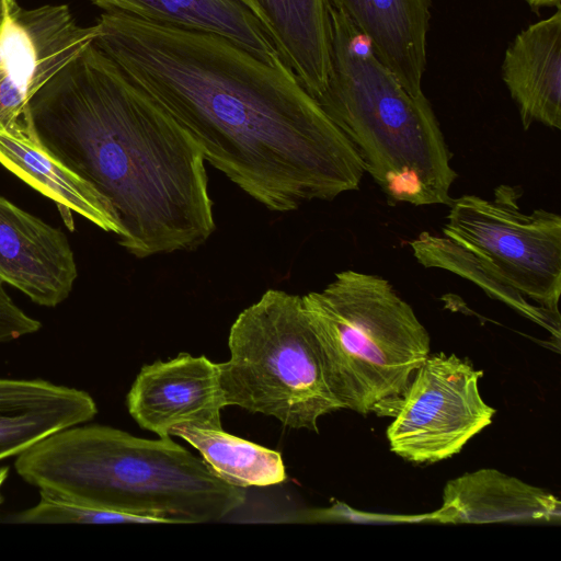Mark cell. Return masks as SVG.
Instances as JSON below:
<instances>
[{
	"instance_id": "cell-12",
	"label": "cell",
	"mask_w": 561,
	"mask_h": 561,
	"mask_svg": "<svg viewBox=\"0 0 561 561\" xmlns=\"http://www.w3.org/2000/svg\"><path fill=\"white\" fill-rule=\"evenodd\" d=\"M432 519L440 524H559L561 503L546 489L483 468L449 480Z\"/></svg>"
},
{
	"instance_id": "cell-23",
	"label": "cell",
	"mask_w": 561,
	"mask_h": 561,
	"mask_svg": "<svg viewBox=\"0 0 561 561\" xmlns=\"http://www.w3.org/2000/svg\"><path fill=\"white\" fill-rule=\"evenodd\" d=\"M531 9L561 8V0H524Z\"/></svg>"
},
{
	"instance_id": "cell-9",
	"label": "cell",
	"mask_w": 561,
	"mask_h": 561,
	"mask_svg": "<svg viewBox=\"0 0 561 561\" xmlns=\"http://www.w3.org/2000/svg\"><path fill=\"white\" fill-rule=\"evenodd\" d=\"M96 24L80 26L65 4L12 3L0 28V131L34 133L28 100L56 71L94 42Z\"/></svg>"
},
{
	"instance_id": "cell-15",
	"label": "cell",
	"mask_w": 561,
	"mask_h": 561,
	"mask_svg": "<svg viewBox=\"0 0 561 561\" xmlns=\"http://www.w3.org/2000/svg\"><path fill=\"white\" fill-rule=\"evenodd\" d=\"M96 413L95 401L83 390L42 379L0 378V461Z\"/></svg>"
},
{
	"instance_id": "cell-25",
	"label": "cell",
	"mask_w": 561,
	"mask_h": 561,
	"mask_svg": "<svg viewBox=\"0 0 561 561\" xmlns=\"http://www.w3.org/2000/svg\"><path fill=\"white\" fill-rule=\"evenodd\" d=\"M9 476V467L2 466L0 467V489L3 485L4 481L7 480ZM2 503V497L0 495V504Z\"/></svg>"
},
{
	"instance_id": "cell-22",
	"label": "cell",
	"mask_w": 561,
	"mask_h": 561,
	"mask_svg": "<svg viewBox=\"0 0 561 561\" xmlns=\"http://www.w3.org/2000/svg\"><path fill=\"white\" fill-rule=\"evenodd\" d=\"M42 323L12 300L0 280V343L37 332Z\"/></svg>"
},
{
	"instance_id": "cell-3",
	"label": "cell",
	"mask_w": 561,
	"mask_h": 561,
	"mask_svg": "<svg viewBox=\"0 0 561 561\" xmlns=\"http://www.w3.org/2000/svg\"><path fill=\"white\" fill-rule=\"evenodd\" d=\"M14 466L38 490L165 524L218 522L245 502L242 488L170 437L147 439L105 425L57 432L20 454Z\"/></svg>"
},
{
	"instance_id": "cell-7",
	"label": "cell",
	"mask_w": 561,
	"mask_h": 561,
	"mask_svg": "<svg viewBox=\"0 0 561 561\" xmlns=\"http://www.w3.org/2000/svg\"><path fill=\"white\" fill-rule=\"evenodd\" d=\"M520 196L519 187L503 184L492 199L470 194L451 199L443 234L560 317L561 217L542 208L522 211Z\"/></svg>"
},
{
	"instance_id": "cell-8",
	"label": "cell",
	"mask_w": 561,
	"mask_h": 561,
	"mask_svg": "<svg viewBox=\"0 0 561 561\" xmlns=\"http://www.w3.org/2000/svg\"><path fill=\"white\" fill-rule=\"evenodd\" d=\"M483 371L468 358L428 355L416 370L387 428L390 450L415 463L457 455L496 412L479 391Z\"/></svg>"
},
{
	"instance_id": "cell-21",
	"label": "cell",
	"mask_w": 561,
	"mask_h": 561,
	"mask_svg": "<svg viewBox=\"0 0 561 561\" xmlns=\"http://www.w3.org/2000/svg\"><path fill=\"white\" fill-rule=\"evenodd\" d=\"M19 524H165L164 520L93 507L39 489L38 502L8 518Z\"/></svg>"
},
{
	"instance_id": "cell-24",
	"label": "cell",
	"mask_w": 561,
	"mask_h": 561,
	"mask_svg": "<svg viewBox=\"0 0 561 561\" xmlns=\"http://www.w3.org/2000/svg\"><path fill=\"white\" fill-rule=\"evenodd\" d=\"M13 2L14 0H0V28L5 22Z\"/></svg>"
},
{
	"instance_id": "cell-17",
	"label": "cell",
	"mask_w": 561,
	"mask_h": 561,
	"mask_svg": "<svg viewBox=\"0 0 561 561\" xmlns=\"http://www.w3.org/2000/svg\"><path fill=\"white\" fill-rule=\"evenodd\" d=\"M105 11L182 30L217 34L271 65L285 62L257 19L240 0H91ZM286 64V62H285Z\"/></svg>"
},
{
	"instance_id": "cell-10",
	"label": "cell",
	"mask_w": 561,
	"mask_h": 561,
	"mask_svg": "<svg viewBox=\"0 0 561 561\" xmlns=\"http://www.w3.org/2000/svg\"><path fill=\"white\" fill-rule=\"evenodd\" d=\"M126 404L136 423L159 437H170L180 425L220 430V412L227 404L218 363L180 353L144 365Z\"/></svg>"
},
{
	"instance_id": "cell-5",
	"label": "cell",
	"mask_w": 561,
	"mask_h": 561,
	"mask_svg": "<svg viewBox=\"0 0 561 561\" xmlns=\"http://www.w3.org/2000/svg\"><path fill=\"white\" fill-rule=\"evenodd\" d=\"M301 298L342 409L392 417L431 354L430 334L413 308L389 280L354 270Z\"/></svg>"
},
{
	"instance_id": "cell-16",
	"label": "cell",
	"mask_w": 561,
	"mask_h": 561,
	"mask_svg": "<svg viewBox=\"0 0 561 561\" xmlns=\"http://www.w3.org/2000/svg\"><path fill=\"white\" fill-rule=\"evenodd\" d=\"M257 19L307 92L316 100L331 73L329 0H240Z\"/></svg>"
},
{
	"instance_id": "cell-6",
	"label": "cell",
	"mask_w": 561,
	"mask_h": 561,
	"mask_svg": "<svg viewBox=\"0 0 561 561\" xmlns=\"http://www.w3.org/2000/svg\"><path fill=\"white\" fill-rule=\"evenodd\" d=\"M228 347L229 359L218 363L227 405L316 433L320 417L342 410L328 385L301 296L267 289L239 313Z\"/></svg>"
},
{
	"instance_id": "cell-20",
	"label": "cell",
	"mask_w": 561,
	"mask_h": 561,
	"mask_svg": "<svg viewBox=\"0 0 561 561\" xmlns=\"http://www.w3.org/2000/svg\"><path fill=\"white\" fill-rule=\"evenodd\" d=\"M413 255L424 267L446 270L479 286L489 297L497 299L524 317L559 335L560 317L527 301L518 290L502 278L488 263L444 236L421 232L410 242Z\"/></svg>"
},
{
	"instance_id": "cell-2",
	"label": "cell",
	"mask_w": 561,
	"mask_h": 561,
	"mask_svg": "<svg viewBox=\"0 0 561 561\" xmlns=\"http://www.w3.org/2000/svg\"><path fill=\"white\" fill-rule=\"evenodd\" d=\"M27 105L42 146L110 204L128 253L146 259L190 251L211 236L201 148L94 43Z\"/></svg>"
},
{
	"instance_id": "cell-1",
	"label": "cell",
	"mask_w": 561,
	"mask_h": 561,
	"mask_svg": "<svg viewBox=\"0 0 561 561\" xmlns=\"http://www.w3.org/2000/svg\"><path fill=\"white\" fill-rule=\"evenodd\" d=\"M94 44L196 141L205 161L270 210L356 191L363 162L285 64L217 34L119 11Z\"/></svg>"
},
{
	"instance_id": "cell-19",
	"label": "cell",
	"mask_w": 561,
	"mask_h": 561,
	"mask_svg": "<svg viewBox=\"0 0 561 561\" xmlns=\"http://www.w3.org/2000/svg\"><path fill=\"white\" fill-rule=\"evenodd\" d=\"M197 449L210 470L227 483L239 486H267L287 480L280 453L222 428H199L180 425L171 431Z\"/></svg>"
},
{
	"instance_id": "cell-4",
	"label": "cell",
	"mask_w": 561,
	"mask_h": 561,
	"mask_svg": "<svg viewBox=\"0 0 561 561\" xmlns=\"http://www.w3.org/2000/svg\"><path fill=\"white\" fill-rule=\"evenodd\" d=\"M331 73L317 103L357 151L391 205H449L457 173L424 93L411 94L370 42L330 5Z\"/></svg>"
},
{
	"instance_id": "cell-18",
	"label": "cell",
	"mask_w": 561,
	"mask_h": 561,
	"mask_svg": "<svg viewBox=\"0 0 561 561\" xmlns=\"http://www.w3.org/2000/svg\"><path fill=\"white\" fill-rule=\"evenodd\" d=\"M0 163L55 202L65 225L73 230L76 211L117 237L121 227L110 204L87 182L55 159L34 133L13 137L0 131Z\"/></svg>"
},
{
	"instance_id": "cell-14",
	"label": "cell",
	"mask_w": 561,
	"mask_h": 561,
	"mask_svg": "<svg viewBox=\"0 0 561 561\" xmlns=\"http://www.w3.org/2000/svg\"><path fill=\"white\" fill-rule=\"evenodd\" d=\"M370 42L378 59L413 95L423 93L432 0H329Z\"/></svg>"
},
{
	"instance_id": "cell-13",
	"label": "cell",
	"mask_w": 561,
	"mask_h": 561,
	"mask_svg": "<svg viewBox=\"0 0 561 561\" xmlns=\"http://www.w3.org/2000/svg\"><path fill=\"white\" fill-rule=\"evenodd\" d=\"M501 75L524 129L534 123L561 128V8L514 37Z\"/></svg>"
},
{
	"instance_id": "cell-11",
	"label": "cell",
	"mask_w": 561,
	"mask_h": 561,
	"mask_svg": "<svg viewBox=\"0 0 561 561\" xmlns=\"http://www.w3.org/2000/svg\"><path fill=\"white\" fill-rule=\"evenodd\" d=\"M77 276L65 233L0 195V280L41 306L56 307Z\"/></svg>"
}]
</instances>
